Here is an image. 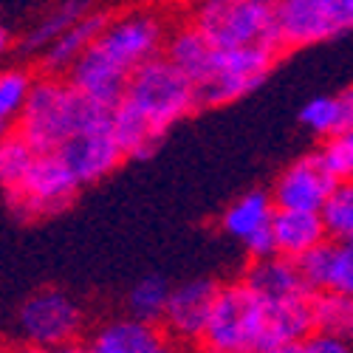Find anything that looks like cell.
I'll list each match as a JSON object with an SVG mask.
<instances>
[{
  "label": "cell",
  "mask_w": 353,
  "mask_h": 353,
  "mask_svg": "<svg viewBox=\"0 0 353 353\" xmlns=\"http://www.w3.org/2000/svg\"><path fill=\"white\" fill-rule=\"evenodd\" d=\"M110 110L79 94L60 74H43L34 79L14 130L37 153H54L74 133L110 125Z\"/></svg>",
  "instance_id": "cell-1"
},
{
  "label": "cell",
  "mask_w": 353,
  "mask_h": 353,
  "mask_svg": "<svg viewBox=\"0 0 353 353\" xmlns=\"http://www.w3.org/2000/svg\"><path fill=\"white\" fill-rule=\"evenodd\" d=\"M201 347L210 353H260L274 347L272 305L246 283H223L203 328Z\"/></svg>",
  "instance_id": "cell-2"
},
{
  "label": "cell",
  "mask_w": 353,
  "mask_h": 353,
  "mask_svg": "<svg viewBox=\"0 0 353 353\" xmlns=\"http://www.w3.org/2000/svg\"><path fill=\"white\" fill-rule=\"evenodd\" d=\"M122 102L130 105L161 139L172 125L201 108L198 85L167 54H156L130 74Z\"/></svg>",
  "instance_id": "cell-3"
},
{
  "label": "cell",
  "mask_w": 353,
  "mask_h": 353,
  "mask_svg": "<svg viewBox=\"0 0 353 353\" xmlns=\"http://www.w3.org/2000/svg\"><path fill=\"white\" fill-rule=\"evenodd\" d=\"M277 0H201L195 26L215 48H234L252 43H277L274 28Z\"/></svg>",
  "instance_id": "cell-4"
},
{
  "label": "cell",
  "mask_w": 353,
  "mask_h": 353,
  "mask_svg": "<svg viewBox=\"0 0 353 353\" xmlns=\"http://www.w3.org/2000/svg\"><path fill=\"white\" fill-rule=\"evenodd\" d=\"M280 54H283V48L274 43L218 48L215 68H212L210 79L198 85V105L221 108V105H229L234 99L252 94L254 88L269 77Z\"/></svg>",
  "instance_id": "cell-5"
},
{
  "label": "cell",
  "mask_w": 353,
  "mask_h": 353,
  "mask_svg": "<svg viewBox=\"0 0 353 353\" xmlns=\"http://www.w3.org/2000/svg\"><path fill=\"white\" fill-rule=\"evenodd\" d=\"M79 187L82 184L60 153H37L23 181L9 190V207L14 210V215L28 221L54 218L71 207Z\"/></svg>",
  "instance_id": "cell-6"
},
{
  "label": "cell",
  "mask_w": 353,
  "mask_h": 353,
  "mask_svg": "<svg viewBox=\"0 0 353 353\" xmlns=\"http://www.w3.org/2000/svg\"><path fill=\"white\" fill-rule=\"evenodd\" d=\"M164 23L150 9H133L119 17H110L99 37L94 40V48L105 57L110 65H116L122 74H133L139 65L161 54L164 46Z\"/></svg>",
  "instance_id": "cell-7"
},
{
  "label": "cell",
  "mask_w": 353,
  "mask_h": 353,
  "mask_svg": "<svg viewBox=\"0 0 353 353\" xmlns=\"http://www.w3.org/2000/svg\"><path fill=\"white\" fill-rule=\"evenodd\" d=\"M26 342L46 347H65L82 331V308L71 294L60 288H40L28 297L17 314Z\"/></svg>",
  "instance_id": "cell-8"
},
{
  "label": "cell",
  "mask_w": 353,
  "mask_h": 353,
  "mask_svg": "<svg viewBox=\"0 0 353 353\" xmlns=\"http://www.w3.org/2000/svg\"><path fill=\"white\" fill-rule=\"evenodd\" d=\"M274 28L283 51L328 43L345 32L334 0H277Z\"/></svg>",
  "instance_id": "cell-9"
},
{
  "label": "cell",
  "mask_w": 353,
  "mask_h": 353,
  "mask_svg": "<svg viewBox=\"0 0 353 353\" xmlns=\"http://www.w3.org/2000/svg\"><path fill=\"white\" fill-rule=\"evenodd\" d=\"M218 288L221 283L207 280V277L175 285L170 291L164 316L159 322L164 336L181 345L201 342L203 328H207L210 314H212V305H215V297H218Z\"/></svg>",
  "instance_id": "cell-10"
},
{
  "label": "cell",
  "mask_w": 353,
  "mask_h": 353,
  "mask_svg": "<svg viewBox=\"0 0 353 353\" xmlns=\"http://www.w3.org/2000/svg\"><path fill=\"white\" fill-rule=\"evenodd\" d=\"M336 179L322 167L316 153H308L303 159H297L294 164H288L272 187V198L274 207L280 210H308V212H319L325 198L331 195Z\"/></svg>",
  "instance_id": "cell-11"
},
{
  "label": "cell",
  "mask_w": 353,
  "mask_h": 353,
  "mask_svg": "<svg viewBox=\"0 0 353 353\" xmlns=\"http://www.w3.org/2000/svg\"><path fill=\"white\" fill-rule=\"evenodd\" d=\"M57 153L63 156V161L68 164V170L77 175L82 187L102 181L105 175H110L125 161V150L116 141L110 125L74 133Z\"/></svg>",
  "instance_id": "cell-12"
},
{
  "label": "cell",
  "mask_w": 353,
  "mask_h": 353,
  "mask_svg": "<svg viewBox=\"0 0 353 353\" xmlns=\"http://www.w3.org/2000/svg\"><path fill=\"white\" fill-rule=\"evenodd\" d=\"M303 280L316 291L353 294V241H325L297 260Z\"/></svg>",
  "instance_id": "cell-13"
},
{
  "label": "cell",
  "mask_w": 353,
  "mask_h": 353,
  "mask_svg": "<svg viewBox=\"0 0 353 353\" xmlns=\"http://www.w3.org/2000/svg\"><path fill=\"white\" fill-rule=\"evenodd\" d=\"M243 280L272 305L288 303V300H300V297L314 294L308 288V283L303 280V272L297 266V260L283 257V254L252 260L246 274H243Z\"/></svg>",
  "instance_id": "cell-14"
},
{
  "label": "cell",
  "mask_w": 353,
  "mask_h": 353,
  "mask_svg": "<svg viewBox=\"0 0 353 353\" xmlns=\"http://www.w3.org/2000/svg\"><path fill=\"white\" fill-rule=\"evenodd\" d=\"M164 339L167 336L159 322H147L128 314L108 319L99 328H94L88 347L94 353H153Z\"/></svg>",
  "instance_id": "cell-15"
},
{
  "label": "cell",
  "mask_w": 353,
  "mask_h": 353,
  "mask_svg": "<svg viewBox=\"0 0 353 353\" xmlns=\"http://www.w3.org/2000/svg\"><path fill=\"white\" fill-rule=\"evenodd\" d=\"M65 79L77 88L79 94H85L88 99H94L105 108H116L125 97L128 88V74H122L116 65H110L105 57L91 46L79 60L68 68Z\"/></svg>",
  "instance_id": "cell-16"
},
{
  "label": "cell",
  "mask_w": 353,
  "mask_h": 353,
  "mask_svg": "<svg viewBox=\"0 0 353 353\" xmlns=\"http://www.w3.org/2000/svg\"><path fill=\"white\" fill-rule=\"evenodd\" d=\"M272 234H274V249L283 257L300 260L311 249L328 241V229L322 223L319 212L308 210H274L272 218Z\"/></svg>",
  "instance_id": "cell-17"
},
{
  "label": "cell",
  "mask_w": 353,
  "mask_h": 353,
  "mask_svg": "<svg viewBox=\"0 0 353 353\" xmlns=\"http://www.w3.org/2000/svg\"><path fill=\"white\" fill-rule=\"evenodd\" d=\"M110 20V14L105 12H88L82 14L68 32H63L43 54H40V68L43 74H68V68L79 60V57L94 46V40L99 37V32L105 28V23Z\"/></svg>",
  "instance_id": "cell-18"
},
{
  "label": "cell",
  "mask_w": 353,
  "mask_h": 353,
  "mask_svg": "<svg viewBox=\"0 0 353 353\" xmlns=\"http://www.w3.org/2000/svg\"><path fill=\"white\" fill-rule=\"evenodd\" d=\"M164 54L170 60L179 65L195 85L207 82L212 68H215V57H218V48L210 43V37L201 32V28L192 23V26H181L167 37V48Z\"/></svg>",
  "instance_id": "cell-19"
},
{
  "label": "cell",
  "mask_w": 353,
  "mask_h": 353,
  "mask_svg": "<svg viewBox=\"0 0 353 353\" xmlns=\"http://www.w3.org/2000/svg\"><path fill=\"white\" fill-rule=\"evenodd\" d=\"M274 210L277 207H274L272 192L252 190V192L241 195L238 201H232L226 207V212L221 215V229L243 246L249 238H254L257 232L272 226Z\"/></svg>",
  "instance_id": "cell-20"
},
{
  "label": "cell",
  "mask_w": 353,
  "mask_h": 353,
  "mask_svg": "<svg viewBox=\"0 0 353 353\" xmlns=\"http://www.w3.org/2000/svg\"><path fill=\"white\" fill-rule=\"evenodd\" d=\"M91 12V0H60L57 6H51L32 28L26 32V37L20 40V51L23 54H43L57 37L82 17Z\"/></svg>",
  "instance_id": "cell-21"
},
{
  "label": "cell",
  "mask_w": 353,
  "mask_h": 353,
  "mask_svg": "<svg viewBox=\"0 0 353 353\" xmlns=\"http://www.w3.org/2000/svg\"><path fill=\"white\" fill-rule=\"evenodd\" d=\"M110 130L125 150V159H147L161 144V136L125 102H119L110 110Z\"/></svg>",
  "instance_id": "cell-22"
},
{
  "label": "cell",
  "mask_w": 353,
  "mask_h": 353,
  "mask_svg": "<svg viewBox=\"0 0 353 353\" xmlns=\"http://www.w3.org/2000/svg\"><path fill=\"white\" fill-rule=\"evenodd\" d=\"M314 331L353 345V294L316 291L314 294Z\"/></svg>",
  "instance_id": "cell-23"
},
{
  "label": "cell",
  "mask_w": 353,
  "mask_h": 353,
  "mask_svg": "<svg viewBox=\"0 0 353 353\" xmlns=\"http://www.w3.org/2000/svg\"><path fill=\"white\" fill-rule=\"evenodd\" d=\"M34 74L28 68L12 65L0 71V128L9 130L17 125L20 113L28 102V94H32V85H34Z\"/></svg>",
  "instance_id": "cell-24"
},
{
  "label": "cell",
  "mask_w": 353,
  "mask_h": 353,
  "mask_svg": "<svg viewBox=\"0 0 353 353\" xmlns=\"http://www.w3.org/2000/svg\"><path fill=\"white\" fill-rule=\"evenodd\" d=\"M319 215H322V223H325L331 241L353 238V179H339L334 184Z\"/></svg>",
  "instance_id": "cell-25"
},
{
  "label": "cell",
  "mask_w": 353,
  "mask_h": 353,
  "mask_svg": "<svg viewBox=\"0 0 353 353\" xmlns=\"http://www.w3.org/2000/svg\"><path fill=\"white\" fill-rule=\"evenodd\" d=\"M37 150L28 144L17 130H3L0 133V190H14L26 170L32 167Z\"/></svg>",
  "instance_id": "cell-26"
},
{
  "label": "cell",
  "mask_w": 353,
  "mask_h": 353,
  "mask_svg": "<svg viewBox=\"0 0 353 353\" xmlns=\"http://www.w3.org/2000/svg\"><path fill=\"white\" fill-rule=\"evenodd\" d=\"M170 285L161 277H144L139 280L128 294V314L147 319V322H161L167 300H170Z\"/></svg>",
  "instance_id": "cell-27"
},
{
  "label": "cell",
  "mask_w": 353,
  "mask_h": 353,
  "mask_svg": "<svg viewBox=\"0 0 353 353\" xmlns=\"http://www.w3.org/2000/svg\"><path fill=\"white\" fill-rule=\"evenodd\" d=\"M300 125L316 139L336 136L339 133V102H336V97L308 99L300 110Z\"/></svg>",
  "instance_id": "cell-28"
},
{
  "label": "cell",
  "mask_w": 353,
  "mask_h": 353,
  "mask_svg": "<svg viewBox=\"0 0 353 353\" xmlns=\"http://www.w3.org/2000/svg\"><path fill=\"white\" fill-rule=\"evenodd\" d=\"M316 156H319L322 167H325L336 181L339 179H350V147H347V136L345 133L322 139Z\"/></svg>",
  "instance_id": "cell-29"
},
{
  "label": "cell",
  "mask_w": 353,
  "mask_h": 353,
  "mask_svg": "<svg viewBox=\"0 0 353 353\" xmlns=\"http://www.w3.org/2000/svg\"><path fill=\"white\" fill-rule=\"evenodd\" d=\"M260 353H353L350 342H342L336 336H325V334H311L294 345H277L269 350H260Z\"/></svg>",
  "instance_id": "cell-30"
},
{
  "label": "cell",
  "mask_w": 353,
  "mask_h": 353,
  "mask_svg": "<svg viewBox=\"0 0 353 353\" xmlns=\"http://www.w3.org/2000/svg\"><path fill=\"white\" fill-rule=\"evenodd\" d=\"M339 102V133H353V85L336 94Z\"/></svg>",
  "instance_id": "cell-31"
},
{
  "label": "cell",
  "mask_w": 353,
  "mask_h": 353,
  "mask_svg": "<svg viewBox=\"0 0 353 353\" xmlns=\"http://www.w3.org/2000/svg\"><path fill=\"white\" fill-rule=\"evenodd\" d=\"M334 6L342 17V26H345V32H350L353 28V0H334Z\"/></svg>",
  "instance_id": "cell-32"
},
{
  "label": "cell",
  "mask_w": 353,
  "mask_h": 353,
  "mask_svg": "<svg viewBox=\"0 0 353 353\" xmlns=\"http://www.w3.org/2000/svg\"><path fill=\"white\" fill-rule=\"evenodd\" d=\"M9 353H57V347H46V345H34V342H26Z\"/></svg>",
  "instance_id": "cell-33"
},
{
  "label": "cell",
  "mask_w": 353,
  "mask_h": 353,
  "mask_svg": "<svg viewBox=\"0 0 353 353\" xmlns=\"http://www.w3.org/2000/svg\"><path fill=\"white\" fill-rule=\"evenodd\" d=\"M153 353H187V345L181 342H175V339H164Z\"/></svg>",
  "instance_id": "cell-34"
},
{
  "label": "cell",
  "mask_w": 353,
  "mask_h": 353,
  "mask_svg": "<svg viewBox=\"0 0 353 353\" xmlns=\"http://www.w3.org/2000/svg\"><path fill=\"white\" fill-rule=\"evenodd\" d=\"M57 353H94L88 345H79V342H71V345H65V347H57Z\"/></svg>",
  "instance_id": "cell-35"
},
{
  "label": "cell",
  "mask_w": 353,
  "mask_h": 353,
  "mask_svg": "<svg viewBox=\"0 0 353 353\" xmlns=\"http://www.w3.org/2000/svg\"><path fill=\"white\" fill-rule=\"evenodd\" d=\"M9 48H12V40H9V34L3 32V28H0V60L9 54Z\"/></svg>",
  "instance_id": "cell-36"
},
{
  "label": "cell",
  "mask_w": 353,
  "mask_h": 353,
  "mask_svg": "<svg viewBox=\"0 0 353 353\" xmlns=\"http://www.w3.org/2000/svg\"><path fill=\"white\" fill-rule=\"evenodd\" d=\"M347 136V147H350V179H353V133H345Z\"/></svg>",
  "instance_id": "cell-37"
},
{
  "label": "cell",
  "mask_w": 353,
  "mask_h": 353,
  "mask_svg": "<svg viewBox=\"0 0 353 353\" xmlns=\"http://www.w3.org/2000/svg\"><path fill=\"white\" fill-rule=\"evenodd\" d=\"M203 353H210V350H203Z\"/></svg>",
  "instance_id": "cell-38"
},
{
  "label": "cell",
  "mask_w": 353,
  "mask_h": 353,
  "mask_svg": "<svg viewBox=\"0 0 353 353\" xmlns=\"http://www.w3.org/2000/svg\"><path fill=\"white\" fill-rule=\"evenodd\" d=\"M350 241H353V238H350Z\"/></svg>",
  "instance_id": "cell-39"
}]
</instances>
